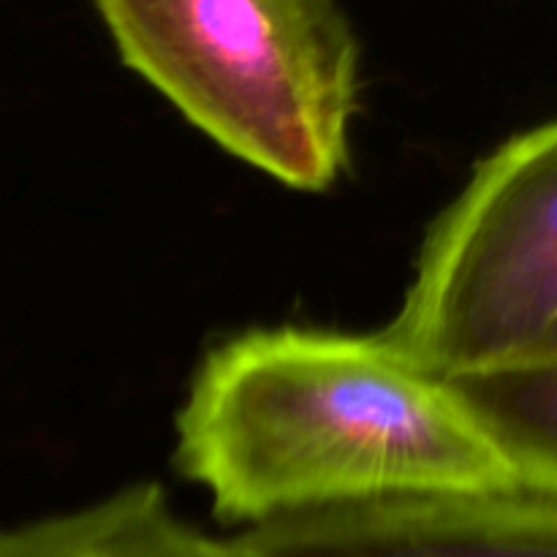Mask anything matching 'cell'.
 Wrapping results in <instances>:
<instances>
[{
    "label": "cell",
    "mask_w": 557,
    "mask_h": 557,
    "mask_svg": "<svg viewBox=\"0 0 557 557\" xmlns=\"http://www.w3.org/2000/svg\"><path fill=\"white\" fill-rule=\"evenodd\" d=\"M177 468L223 522L517 487L449 379L386 332L250 330L212 348L177 413Z\"/></svg>",
    "instance_id": "1"
},
{
    "label": "cell",
    "mask_w": 557,
    "mask_h": 557,
    "mask_svg": "<svg viewBox=\"0 0 557 557\" xmlns=\"http://www.w3.org/2000/svg\"><path fill=\"white\" fill-rule=\"evenodd\" d=\"M131 71L248 166L321 194L346 174L362 47L341 0H92Z\"/></svg>",
    "instance_id": "2"
},
{
    "label": "cell",
    "mask_w": 557,
    "mask_h": 557,
    "mask_svg": "<svg viewBox=\"0 0 557 557\" xmlns=\"http://www.w3.org/2000/svg\"><path fill=\"white\" fill-rule=\"evenodd\" d=\"M557 324V117L490 152L441 212L386 335L444 379L531 359Z\"/></svg>",
    "instance_id": "3"
},
{
    "label": "cell",
    "mask_w": 557,
    "mask_h": 557,
    "mask_svg": "<svg viewBox=\"0 0 557 557\" xmlns=\"http://www.w3.org/2000/svg\"><path fill=\"white\" fill-rule=\"evenodd\" d=\"M264 557H557V498L509 487L305 511L272 528Z\"/></svg>",
    "instance_id": "4"
},
{
    "label": "cell",
    "mask_w": 557,
    "mask_h": 557,
    "mask_svg": "<svg viewBox=\"0 0 557 557\" xmlns=\"http://www.w3.org/2000/svg\"><path fill=\"white\" fill-rule=\"evenodd\" d=\"M0 557H245L174 515L152 482L131 484L98 504L0 531Z\"/></svg>",
    "instance_id": "5"
},
{
    "label": "cell",
    "mask_w": 557,
    "mask_h": 557,
    "mask_svg": "<svg viewBox=\"0 0 557 557\" xmlns=\"http://www.w3.org/2000/svg\"><path fill=\"white\" fill-rule=\"evenodd\" d=\"M520 490L557 498V359L449 379Z\"/></svg>",
    "instance_id": "6"
},
{
    "label": "cell",
    "mask_w": 557,
    "mask_h": 557,
    "mask_svg": "<svg viewBox=\"0 0 557 557\" xmlns=\"http://www.w3.org/2000/svg\"><path fill=\"white\" fill-rule=\"evenodd\" d=\"M531 359H557V324L553 326V332L547 335V341L542 343V348H539ZM522 362H525V359H522Z\"/></svg>",
    "instance_id": "7"
}]
</instances>
